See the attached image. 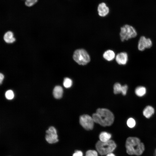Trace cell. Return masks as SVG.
Listing matches in <instances>:
<instances>
[{
    "label": "cell",
    "instance_id": "obj_20",
    "mask_svg": "<svg viewBox=\"0 0 156 156\" xmlns=\"http://www.w3.org/2000/svg\"><path fill=\"white\" fill-rule=\"evenodd\" d=\"M135 123V120L132 118H129L127 121V125L130 128L134 127Z\"/></svg>",
    "mask_w": 156,
    "mask_h": 156
},
{
    "label": "cell",
    "instance_id": "obj_26",
    "mask_svg": "<svg viewBox=\"0 0 156 156\" xmlns=\"http://www.w3.org/2000/svg\"><path fill=\"white\" fill-rule=\"evenodd\" d=\"M106 156H116L112 153H109L106 155Z\"/></svg>",
    "mask_w": 156,
    "mask_h": 156
},
{
    "label": "cell",
    "instance_id": "obj_1",
    "mask_svg": "<svg viewBox=\"0 0 156 156\" xmlns=\"http://www.w3.org/2000/svg\"><path fill=\"white\" fill-rule=\"evenodd\" d=\"M94 122L103 126L111 125L113 123L114 116L113 113L106 108H98L92 115Z\"/></svg>",
    "mask_w": 156,
    "mask_h": 156
},
{
    "label": "cell",
    "instance_id": "obj_23",
    "mask_svg": "<svg viewBox=\"0 0 156 156\" xmlns=\"http://www.w3.org/2000/svg\"><path fill=\"white\" fill-rule=\"evenodd\" d=\"M123 86L122 90V94L123 95H126L127 91L128 89V86L127 85H125Z\"/></svg>",
    "mask_w": 156,
    "mask_h": 156
},
{
    "label": "cell",
    "instance_id": "obj_5",
    "mask_svg": "<svg viewBox=\"0 0 156 156\" xmlns=\"http://www.w3.org/2000/svg\"><path fill=\"white\" fill-rule=\"evenodd\" d=\"M73 58L75 61L80 65H85L90 61L89 55L87 52L83 49L76 50L74 53Z\"/></svg>",
    "mask_w": 156,
    "mask_h": 156
},
{
    "label": "cell",
    "instance_id": "obj_11",
    "mask_svg": "<svg viewBox=\"0 0 156 156\" xmlns=\"http://www.w3.org/2000/svg\"><path fill=\"white\" fill-rule=\"evenodd\" d=\"M63 93V89L61 86H57L55 87L53 90V94L55 98L60 99L62 96Z\"/></svg>",
    "mask_w": 156,
    "mask_h": 156
},
{
    "label": "cell",
    "instance_id": "obj_19",
    "mask_svg": "<svg viewBox=\"0 0 156 156\" xmlns=\"http://www.w3.org/2000/svg\"><path fill=\"white\" fill-rule=\"evenodd\" d=\"M5 95L6 98L8 100H11L14 97L13 92L11 90H9L6 91Z\"/></svg>",
    "mask_w": 156,
    "mask_h": 156
},
{
    "label": "cell",
    "instance_id": "obj_12",
    "mask_svg": "<svg viewBox=\"0 0 156 156\" xmlns=\"http://www.w3.org/2000/svg\"><path fill=\"white\" fill-rule=\"evenodd\" d=\"M154 109L152 106L148 105L147 106L143 111L144 116L146 118H150L154 113Z\"/></svg>",
    "mask_w": 156,
    "mask_h": 156
},
{
    "label": "cell",
    "instance_id": "obj_21",
    "mask_svg": "<svg viewBox=\"0 0 156 156\" xmlns=\"http://www.w3.org/2000/svg\"><path fill=\"white\" fill-rule=\"evenodd\" d=\"M85 156H98V153L94 150H89L86 151Z\"/></svg>",
    "mask_w": 156,
    "mask_h": 156
},
{
    "label": "cell",
    "instance_id": "obj_13",
    "mask_svg": "<svg viewBox=\"0 0 156 156\" xmlns=\"http://www.w3.org/2000/svg\"><path fill=\"white\" fill-rule=\"evenodd\" d=\"M103 56L104 58L107 60L111 61L115 57V54L113 51L108 50L104 53Z\"/></svg>",
    "mask_w": 156,
    "mask_h": 156
},
{
    "label": "cell",
    "instance_id": "obj_14",
    "mask_svg": "<svg viewBox=\"0 0 156 156\" xmlns=\"http://www.w3.org/2000/svg\"><path fill=\"white\" fill-rule=\"evenodd\" d=\"M3 39L5 42L7 43H12L15 41L13 34L11 31H8L5 34Z\"/></svg>",
    "mask_w": 156,
    "mask_h": 156
},
{
    "label": "cell",
    "instance_id": "obj_27",
    "mask_svg": "<svg viewBox=\"0 0 156 156\" xmlns=\"http://www.w3.org/2000/svg\"><path fill=\"white\" fill-rule=\"evenodd\" d=\"M155 156H156V149L155 151Z\"/></svg>",
    "mask_w": 156,
    "mask_h": 156
},
{
    "label": "cell",
    "instance_id": "obj_9",
    "mask_svg": "<svg viewBox=\"0 0 156 156\" xmlns=\"http://www.w3.org/2000/svg\"><path fill=\"white\" fill-rule=\"evenodd\" d=\"M115 60L117 63L120 65H125L128 60V55L125 52L118 53L116 56Z\"/></svg>",
    "mask_w": 156,
    "mask_h": 156
},
{
    "label": "cell",
    "instance_id": "obj_7",
    "mask_svg": "<svg viewBox=\"0 0 156 156\" xmlns=\"http://www.w3.org/2000/svg\"><path fill=\"white\" fill-rule=\"evenodd\" d=\"M79 122L84 129L89 130L93 129L94 122L92 117L88 114H83L79 117Z\"/></svg>",
    "mask_w": 156,
    "mask_h": 156
},
{
    "label": "cell",
    "instance_id": "obj_22",
    "mask_svg": "<svg viewBox=\"0 0 156 156\" xmlns=\"http://www.w3.org/2000/svg\"><path fill=\"white\" fill-rule=\"evenodd\" d=\"M38 1V0H25V4L28 7H31L34 5Z\"/></svg>",
    "mask_w": 156,
    "mask_h": 156
},
{
    "label": "cell",
    "instance_id": "obj_6",
    "mask_svg": "<svg viewBox=\"0 0 156 156\" xmlns=\"http://www.w3.org/2000/svg\"><path fill=\"white\" fill-rule=\"evenodd\" d=\"M44 139L46 141L50 144H56L59 142L57 131L54 127L50 126L46 131Z\"/></svg>",
    "mask_w": 156,
    "mask_h": 156
},
{
    "label": "cell",
    "instance_id": "obj_16",
    "mask_svg": "<svg viewBox=\"0 0 156 156\" xmlns=\"http://www.w3.org/2000/svg\"><path fill=\"white\" fill-rule=\"evenodd\" d=\"M146 92V88L142 86H139L137 87L135 90V94L138 96L141 97L144 96Z\"/></svg>",
    "mask_w": 156,
    "mask_h": 156
},
{
    "label": "cell",
    "instance_id": "obj_18",
    "mask_svg": "<svg viewBox=\"0 0 156 156\" xmlns=\"http://www.w3.org/2000/svg\"><path fill=\"white\" fill-rule=\"evenodd\" d=\"M64 86L66 88L70 87L72 85V81L71 79L68 77L64 78L63 83Z\"/></svg>",
    "mask_w": 156,
    "mask_h": 156
},
{
    "label": "cell",
    "instance_id": "obj_17",
    "mask_svg": "<svg viewBox=\"0 0 156 156\" xmlns=\"http://www.w3.org/2000/svg\"><path fill=\"white\" fill-rule=\"evenodd\" d=\"M122 86H121L119 83H116L114 86V92L115 94L122 93Z\"/></svg>",
    "mask_w": 156,
    "mask_h": 156
},
{
    "label": "cell",
    "instance_id": "obj_8",
    "mask_svg": "<svg viewBox=\"0 0 156 156\" xmlns=\"http://www.w3.org/2000/svg\"><path fill=\"white\" fill-rule=\"evenodd\" d=\"M153 46V42L149 38L142 36L139 38L137 44V48L140 51H143L146 49L151 48Z\"/></svg>",
    "mask_w": 156,
    "mask_h": 156
},
{
    "label": "cell",
    "instance_id": "obj_3",
    "mask_svg": "<svg viewBox=\"0 0 156 156\" xmlns=\"http://www.w3.org/2000/svg\"><path fill=\"white\" fill-rule=\"evenodd\" d=\"M95 147L97 152L101 155H104L112 153L116 148V144L111 140L106 142L99 140L96 143Z\"/></svg>",
    "mask_w": 156,
    "mask_h": 156
},
{
    "label": "cell",
    "instance_id": "obj_24",
    "mask_svg": "<svg viewBox=\"0 0 156 156\" xmlns=\"http://www.w3.org/2000/svg\"><path fill=\"white\" fill-rule=\"evenodd\" d=\"M73 156H83V154L81 151L77 150L73 153Z\"/></svg>",
    "mask_w": 156,
    "mask_h": 156
},
{
    "label": "cell",
    "instance_id": "obj_4",
    "mask_svg": "<svg viewBox=\"0 0 156 156\" xmlns=\"http://www.w3.org/2000/svg\"><path fill=\"white\" fill-rule=\"evenodd\" d=\"M137 34L135 28L131 25L126 24L120 28V36L122 42L134 38L137 36Z\"/></svg>",
    "mask_w": 156,
    "mask_h": 156
},
{
    "label": "cell",
    "instance_id": "obj_10",
    "mask_svg": "<svg viewBox=\"0 0 156 156\" xmlns=\"http://www.w3.org/2000/svg\"><path fill=\"white\" fill-rule=\"evenodd\" d=\"M97 10L99 15L101 17L106 16L109 12V8L104 2L101 3L99 4Z\"/></svg>",
    "mask_w": 156,
    "mask_h": 156
},
{
    "label": "cell",
    "instance_id": "obj_25",
    "mask_svg": "<svg viewBox=\"0 0 156 156\" xmlns=\"http://www.w3.org/2000/svg\"><path fill=\"white\" fill-rule=\"evenodd\" d=\"M4 78V76L1 73L0 74V83L1 84L2 83Z\"/></svg>",
    "mask_w": 156,
    "mask_h": 156
},
{
    "label": "cell",
    "instance_id": "obj_15",
    "mask_svg": "<svg viewBox=\"0 0 156 156\" xmlns=\"http://www.w3.org/2000/svg\"><path fill=\"white\" fill-rule=\"evenodd\" d=\"M111 135L106 132H101L99 135L100 141L102 142H106L110 140Z\"/></svg>",
    "mask_w": 156,
    "mask_h": 156
},
{
    "label": "cell",
    "instance_id": "obj_2",
    "mask_svg": "<svg viewBox=\"0 0 156 156\" xmlns=\"http://www.w3.org/2000/svg\"><path fill=\"white\" fill-rule=\"evenodd\" d=\"M126 152L129 155L139 156L143 153L145 147L143 143L136 137H129L126 141Z\"/></svg>",
    "mask_w": 156,
    "mask_h": 156
}]
</instances>
